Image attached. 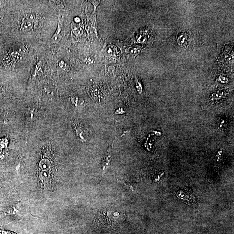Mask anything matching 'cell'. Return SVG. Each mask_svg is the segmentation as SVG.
<instances>
[{
    "label": "cell",
    "instance_id": "obj_10",
    "mask_svg": "<svg viewBox=\"0 0 234 234\" xmlns=\"http://www.w3.org/2000/svg\"><path fill=\"white\" fill-rule=\"evenodd\" d=\"M140 51V50L138 48H135L133 49L131 51V52H132V54L135 55V56H136V55L138 54Z\"/></svg>",
    "mask_w": 234,
    "mask_h": 234
},
{
    "label": "cell",
    "instance_id": "obj_3",
    "mask_svg": "<svg viewBox=\"0 0 234 234\" xmlns=\"http://www.w3.org/2000/svg\"><path fill=\"white\" fill-rule=\"evenodd\" d=\"M71 27L73 33L76 36L80 37L83 35L84 32V28L80 23L72 21Z\"/></svg>",
    "mask_w": 234,
    "mask_h": 234
},
{
    "label": "cell",
    "instance_id": "obj_5",
    "mask_svg": "<svg viewBox=\"0 0 234 234\" xmlns=\"http://www.w3.org/2000/svg\"><path fill=\"white\" fill-rule=\"evenodd\" d=\"M178 44L181 47L186 46L188 43V37L186 34H182L178 37Z\"/></svg>",
    "mask_w": 234,
    "mask_h": 234
},
{
    "label": "cell",
    "instance_id": "obj_6",
    "mask_svg": "<svg viewBox=\"0 0 234 234\" xmlns=\"http://www.w3.org/2000/svg\"><path fill=\"white\" fill-rule=\"evenodd\" d=\"M117 48L113 45H109L106 50V54L107 56H114L117 54Z\"/></svg>",
    "mask_w": 234,
    "mask_h": 234
},
{
    "label": "cell",
    "instance_id": "obj_8",
    "mask_svg": "<svg viewBox=\"0 0 234 234\" xmlns=\"http://www.w3.org/2000/svg\"><path fill=\"white\" fill-rule=\"evenodd\" d=\"M0 234H19L9 230L0 229Z\"/></svg>",
    "mask_w": 234,
    "mask_h": 234
},
{
    "label": "cell",
    "instance_id": "obj_1",
    "mask_svg": "<svg viewBox=\"0 0 234 234\" xmlns=\"http://www.w3.org/2000/svg\"><path fill=\"white\" fill-rule=\"evenodd\" d=\"M39 183L44 190L53 191L55 184V173L51 160L43 156L39 162L38 170Z\"/></svg>",
    "mask_w": 234,
    "mask_h": 234
},
{
    "label": "cell",
    "instance_id": "obj_7",
    "mask_svg": "<svg viewBox=\"0 0 234 234\" xmlns=\"http://www.w3.org/2000/svg\"><path fill=\"white\" fill-rule=\"evenodd\" d=\"M25 19L28 20L32 21L34 22H35L36 20V16L34 13H28L26 15Z\"/></svg>",
    "mask_w": 234,
    "mask_h": 234
},
{
    "label": "cell",
    "instance_id": "obj_4",
    "mask_svg": "<svg viewBox=\"0 0 234 234\" xmlns=\"http://www.w3.org/2000/svg\"><path fill=\"white\" fill-rule=\"evenodd\" d=\"M34 24V22L25 18L21 24L20 30L23 32H29L33 29Z\"/></svg>",
    "mask_w": 234,
    "mask_h": 234
},
{
    "label": "cell",
    "instance_id": "obj_2",
    "mask_svg": "<svg viewBox=\"0 0 234 234\" xmlns=\"http://www.w3.org/2000/svg\"><path fill=\"white\" fill-rule=\"evenodd\" d=\"M58 24L57 31L51 39V41L52 43H54V44L59 43L63 36V33H62L63 27H62V19L61 15L58 16Z\"/></svg>",
    "mask_w": 234,
    "mask_h": 234
},
{
    "label": "cell",
    "instance_id": "obj_9",
    "mask_svg": "<svg viewBox=\"0 0 234 234\" xmlns=\"http://www.w3.org/2000/svg\"><path fill=\"white\" fill-rule=\"evenodd\" d=\"M91 3H92V4L94 5V13H95V10L97 7L98 6L99 4L100 3V1H90Z\"/></svg>",
    "mask_w": 234,
    "mask_h": 234
}]
</instances>
